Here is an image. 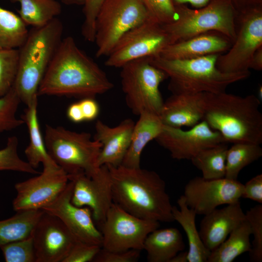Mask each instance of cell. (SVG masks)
<instances>
[{
	"label": "cell",
	"mask_w": 262,
	"mask_h": 262,
	"mask_svg": "<svg viewBox=\"0 0 262 262\" xmlns=\"http://www.w3.org/2000/svg\"><path fill=\"white\" fill-rule=\"evenodd\" d=\"M113 86L105 73L68 36L60 43L37 95L94 98Z\"/></svg>",
	"instance_id": "cell-1"
},
{
	"label": "cell",
	"mask_w": 262,
	"mask_h": 262,
	"mask_svg": "<svg viewBox=\"0 0 262 262\" xmlns=\"http://www.w3.org/2000/svg\"><path fill=\"white\" fill-rule=\"evenodd\" d=\"M106 166L114 203L142 219L159 222L174 221L173 206L166 192L165 181L157 173L140 167Z\"/></svg>",
	"instance_id": "cell-2"
},
{
	"label": "cell",
	"mask_w": 262,
	"mask_h": 262,
	"mask_svg": "<svg viewBox=\"0 0 262 262\" xmlns=\"http://www.w3.org/2000/svg\"><path fill=\"white\" fill-rule=\"evenodd\" d=\"M261 101L254 95L205 93L203 118L211 128L230 143H262Z\"/></svg>",
	"instance_id": "cell-3"
},
{
	"label": "cell",
	"mask_w": 262,
	"mask_h": 262,
	"mask_svg": "<svg viewBox=\"0 0 262 262\" xmlns=\"http://www.w3.org/2000/svg\"><path fill=\"white\" fill-rule=\"evenodd\" d=\"M220 54L187 59H168L157 56L149 57V60L170 79L168 88L172 94L219 93L250 75L249 70L234 73L219 70L216 62Z\"/></svg>",
	"instance_id": "cell-4"
},
{
	"label": "cell",
	"mask_w": 262,
	"mask_h": 262,
	"mask_svg": "<svg viewBox=\"0 0 262 262\" xmlns=\"http://www.w3.org/2000/svg\"><path fill=\"white\" fill-rule=\"evenodd\" d=\"M63 25L54 18L46 25L33 28L18 49L17 73L13 86L27 106L37 101L38 90L62 40Z\"/></svg>",
	"instance_id": "cell-5"
},
{
	"label": "cell",
	"mask_w": 262,
	"mask_h": 262,
	"mask_svg": "<svg viewBox=\"0 0 262 262\" xmlns=\"http://www.w3.org/2000/svg\"><path fill=\"white\" fill-rule=\"evenodd\" d=\"M175 7V20L163 25L169 45L210 32L219 33L232 42L234 40L237 12L229 0H211L199 8L187 5Z\"/></svg>",
	"instance_id": "cell-6"
},
{
	"label": "cell",
	"mask_w": 262,
	"mask_h": 262,
	"mask_svg": "<svg viewBox=\"0 0 262 262\" xmlns=\"http://www.w3.org/2000/svg\"><path fill=\"white\" fill-rule=\"evenodd\" d=\"M44 140L50 157L67 174L83 172L91 177L99 171L97 162L102 146L89 133L47 125Z\"/></svg>",
	"instance_id": "cell-7"
},
{
	"label": "cell",
	"mask_w": 262,
	"mask_h": 262,
	"mask_svg": "<svg viewBox=\"0 0 262 262\" xmlns=\"http://www.w3.org/2000/svg\"><path fill=\"white\" fill-rule=\"evenodd\" d=\"M122 90L129 109L139 115L144 111L159 115L164 101L159 90L166 74L152 65L149 57L131 61L121 67Z\"/></svg>",
	"instance_id": "cell-8"
},
{
	"label": "cell",
	"mask_w": 262,
	"mask_h": 262,
	"mask_svg": "<svg viewBox=\"0 0 262 262\" xmlns=\"http://www.w3.org/2000/svg\"><path fill=\"white\" fill-rule=\"evenodd\" d=\"M151 17L140 0H105L97 16V57L107 56L125 33Z\"/></svg>",
	"instance_id": "cell-9"
},
{
	"label": "cell",
	"mask_w": 262,
	"mask_h": 262,
	"mask_svg": "<svg viewBox=\"0 0 262 262\" xmlns=\"http://www.w3.org/2000/svg\"><path fill=\"white\" fill-rule=\"evenodd\" d=\"M261 47L262 5L237 12L235 38L229 49L219 55L216 66L228 73L248 71L252 56Z\"/></svg>",
	"instance_id": "cell-10"
},
{
	"label": "cell",
	"mask_w": 262,
	"mask_h": 262,
	"mask_svg": "<svg viewBox=\"0 0 262 262\" xmlns=\"http://www.w3.org/2000/svg\"><path fill=\"white\" fill-rule=\"evenodd\" d=\"M100 227L102 248L110 251L142 250L146 237L159 228L160 223L138 217L113 202Z\"/></svg>",
	"instance_id": "cell-11"
},
{
	"label": "cell",
	"mask_w": 262,
	"mask_h": 262,
	"mask_svg": "<svg viewBox=\"0 0 262 262\" xmlns=\"http://www.w3.org/2000/svg\"><path fill=\"white\" fill-rule=\"evenodd\" d=\"M168 45L163 25L150 17L121 36L107 55L105 65L121 67L136 59L159 56Z\"/></svg>",
	"instance_id": "cell-12"
},
{
	"label": "cell",
	"mask_w": 262,
	"mask_h": 262,
	"mask_svg": "<svg viewBox=\"0 0 262 262\" xmlns=\"http://www.w3.org/2000/svg\"><path fill=\"white\" fill-rule=\"evenodd\" d=\"M244 185L226 178L208 180L196 177L184 187L182 195L188 207L196 214L206 215L217 207L239 201Z\"/></svg>",
	"instance_id": "cell-13"
},
{
	"label": "cell",
	"mask_w": 262,
	"mask_h": 262,
	"mask_svg": "<svg viewBox=\"0 0 262 262\" xmlns=\"http://www.w3.org/2000/svg\"><path fill=\"white\" fill-rule=\"evenodd\" d=\"M174 159L191 160L201 150L226 143L218 131L201 121L188 130L164 125L155 139Z\"/></svg>",
	"instance_id": "cell-14"
},
{
	"label": "cell",
	"mask_w": 262,
	"mask_h": 262,
	"mask_svg": "<svg viewBox=\"0 0 262 262\" xmlns=\"http://www.w3.org/2000/svg\"><path fill=\"white\" fill-rule=\"evenodd\" d=\"M72 190L73 183L69 180L64 190L42 210L58 217L77 241L101 247L102 233L93 220L91 210L72 204Z\"/></svg>",
	"instance_id": "cell-15"
},
{
	"label": "cell",
	"mask_w": 262,
	"mask_h": 262,
	"mask_svg": "<svg viewBox=\"0 0 262 262\" xmlns=\"http://www.w3.org/2000/svg\"><path fill=\"white\" fill-rule=\"evenodd\" d=\"M67 176L68 180L73 183L71 202L77 207L89 208L94 220L100 225L113 203L107 166H101L99 171L91 177L83 172Z\"/></svg>",
	"instance_id": "cell-16"
},
{
	"label": "cell",
	"mask_w": 262,
	"mask_h": 262,
	"mask_svg": "<svg viewBox=\"0 0 262 262\" xmlns=\"http://www.w3.org/2000/svg\"><path fill=\"white\" fill-rule=\"evenodd\" d=\"M68 181L67 173L58 167L43 169L37 176L16 183L14 211L42 210L64 190Z\"/></svg>",
	"instance_id": "cell-17"
},
{
	"label": "cell",
	"mask_w": 262,
	"mask_h": 262,
	"mask_svg": "<svg viewBox=\"0 0 262 262\" xmlns=\"http://www.w3.org/2000/svg\"><path fill=\"white\" fill-rule=\"evenodd\" d=\"M32 236L36 262H63L77 241L58 217L44 211Z\"/></svg>",
	"instance_id": "cell-18"
},
{
	"label": "cell",
	"mask_w": 262,
	"mask_h": 262,
	"mask_svg": "<svg viewBox=\"0 0 262 262\" xmlns=\"http://www.w3.org/2000/svg\"><path fill=\"white\" fill-rule=\"evenodd\" d=\"M134 124L130 118L115 127L97 121L94 139L102 146L97 162L99 167L105 165L117 166L121 164L130 145Z\"/></svg>",
	"instance_id": "cell-19"
},
{
	"label": "cell",
	"mask_w": 262,
	"mask_h": 262,
	"mask_svg": "<svg viewBox=\"0 0 262 262\" xmlns=\"http://www.w3.org/2000/svg\"><path fill=\"white\" fill-rule=\"evenodd\" d=\"M245 219L240 201L204 215L198 231L205 247L210 251L213 250Z\"/></svg>",
	"instance_id": "cell-20"
},
{
	"label": "cell",
	"mask_w": 262,
	"mask_h": 262,
	"mask_svg": "<svg viewBox=\"0 0 262 262\" xmlns=\"http://www.w3.org/2000/svg\"><path fill=\"white\" fill-rule=\"evenodd\" d=\"M205 93L172 94L164 101L159 116L164 125L190 128L202 121Z\"/></svg>",
	"instance_id": "cell-21"
},
{
	"label": "cell",
	"mask_w": 262,
	"mask_h": 262,
	"mask_svg": "<svg viewBox=\"0 0 262 262\" xmlns=\"http://www.w3.org/2000/svg\"><path fill=\"white\" fill-rule=\"evenodd\" d=\"M232 41L216 32L200 34L166 46L159 56L168 59H187L222 54L230 48Z\"/></svg>",
	"instance_id": "cell-22"
},
{
	"label": "cell",
	"mask_w": 262,
	"mask_h": 262,
	"mask_svg": "<svg viewBox=\"0 0 262 262\" xmlns=\"http://www.w3.org/2000/svg\"><path fill=\"white\" fill-rule=\"evenodd\" d=\"M134 124L128 149L120 165L129 168L140 167L141 153L147 145L155 139L162 131L164 124L159 115L144 111Z\"/></svg>",
	"instance_id": "cell-23"
},
{
	"label": "cell",
	"mask_w": 262,
	"mask_h": 262,
	"mask_svg": "<svg viewBox=\"0 0 262 262\" xmlns=\"http://www.w3.org/2000/svg\"><path fill=\"white\" fill-rule=\"evenodd\" d=\"M185 244L180 231L175 228L156 229L146 237L143 249L149 262H170L183 251Z\"/></svg>",
	"instance_id": "cell-24"
},
{
	"label": "cell",
	"mask_w": 262,
	"mask_h": 262,
	"mask_svg": "<svg viewBox=\"0 0 262 262\" xmlns=\"http://www.w3.org/2000/svg\"><path fill=\"white\" fill-rule=\"evenodd\" d=\"M37 101L27 106L21 119L26 123L29 131V144L25 149L27 162L34 168L42 163L43 169L60 167L48 153L42 136L37 117Z\"/></svg>",
	"instance_id": "cell-25"
},
{
	"label": "cell",
	"mask_w": 262,
	"mask_h": 262,
	"mask_svg": "<svg viewBox=\"0 0 262 262\" xmlns=\"http://www.w3.org/2000/svg\"><path fill=\"white\" fill-rule=\"evenodd\" d=\"M179 207L172 208L174 221L178 222L183 229L188 239V262H207L211 251L203 243L196 225V213L189 208L185 202L183 196L177 200Z\"/></svg>",
	"instance_id": "cell-26"
},
{
	"label": "cell",
	"mask_w": 262,
	"mask_h": 262,
	"mask_svg": "<svg viewBox=\"0 0 262 262\" xmlns=\"http://www.w3.org/2000/svg\"><path fill=\"white\" fill-rule=\"evenodd\" d=\"M251 235L250 225L246 218L225 240L211 251L207 262H231L243 253L249 252Z\"/></svg>",
	"instance_id": "cell-27"
},
{
	"label": "cell",
	"mask_w": 262,
	"mask_h": 262,
	"mask_svg": "<svg viewBox=\"0 0 262 262\" xmlns=\"http://www.w3.org/2000/svg\"><path fill=\"white\" fill-rule=\"evenodd\" d=\"M43 213L42 210L16 212L14 216L0 220V247L32 236Z\"/></svg>",
	"instance_id": "cell-28"
},
{
	"label": "cell",
	"mask_w": 262,
	"mask_h": 262,
	"mask_svg": "<svg viewBox=\"0 0 262 262\" xmlns=\"http://www.w3.org/2000/svg\"><path fill=\"white\" fill-rule=\"evenodd\" d=\"M18 2V15L27 25L33 28L43 27L62 12L60 2L57 0H10Z\"/></svg>",
	"instance_id": "cell-29"
},
{
	"label": "cell",
	"mask_w": 262,
	"mask_h": 262,
	"mask_svg": "<svg viewBox=\"0 0 262 262\" xmlns=\"http://www.w3.org/2000/svg\"><path fill=\"white\" fill-rule=\"evenodd\" d=\"M227 143H222L200 151L191 161L202 173L205 179H219L225 177Z\"/></svg>",
	"instance_id": "cell-30"
},
{
	"label": "cell",
	"mask_w": 262,
	"mask_h": 262,
	"mask_svg": "<svg viewBox=\"0 0 262 262\" xmlns=\"http://www.w3.org/2000/svg\"><path fill=\"white\" fill-rule=\"evenodd\" d=\"M19 15L0 6V50L18 49L29 31Z\"/></svg>",
	"instance_id": "cell-31"
},
{
	"label": "cell",
	"mask_w": 262,
	"mask_h": 262,
	"mask_svg": "<svg viewBox=\"0 0 262 262\" xmlns=\"http://www.w3.org/2000/svg\"><path fill=\"white\" fill-rule=\"evenodd\" d=\"M260 145L237 143L229 147L226 155L225 178L237 180L239 173L244 167L262 156V148Z\"/></svg>",
	"instance_id": "cell-32"
},
{
	"label": "cell",
	"mask_w": 262,
	"mask_h": 262,
	"mask_svg": "<svg viewBox=\"0 0 262 262\" xmlns=\"http://www.w3.org/2000/svg\"><path fill=\"white\" fill-rule=\"evenodd\" d=\"M18 146V140L16 136L8 138L6 146L0 149V171L11 170L38 174V171L19 157Z\"/></svg>",
	"instance_id": "cell-33"
},
{
	"label": "cell",
	"mask_w": 262,
	"mask_h": 262,
	"mask_svg": "<svg viewBox=\"0 0 262 262\" xmlns=\"http://www.w3.org/2000/svg\"><path fill=\"white\" fill-rule=\"evenodd\" d=\"M18 49L0 50V98L13 87L17 73Z\"/></svg>",
	"instance_id": "cell-34"
},
{
	"label": "cell",
	"mask_w": 262,
	"mask_h": 262,
	"mask_svg": "<svg viewBox=\"0 0 262 262\" xmlns=\"http://www.w3.org/2000/svg\"><path fill=\"white\" fill-rule=\"evenodd\" d=\"M21 100L12 87L5 96L0 98V133L15 129L24 123L16 117Z\"/></svg>",
	"instance_id": "cell-35"
},
{
	"label": "cell",
	"mask_w": 262,
	"mask_h": 262,
	"mask_svg": "<svg viewBox=\"0 0 262 262\" xmlns=\"http://www.w3.org/2000/svg\"><path fill=\"white\" fill-rule=\"evenodd\" d=\"M251 234L253 236L249 253V260L253 262H262V205L259 204L251 208L245 213Z\"/></svg>",
	"instance_id": "cell-36"
},
{
	"label": "cell",
	"mask_w": 262,
	"mask_h": 262,
	"mask_svg": "<svg viewBox=\"0 0 262 262\" xmlns=\"http://www.w3.org/2000/svg\"><path fill=\"white\" fill-rule=\"evenodd\" d=\"M0 248L6 262H36L32 235L2 246Z\"/></svg>",
	"instance_id": "cell-37"
},
{
	"label": "cell",
	"mask_w": 262,
	"mask_h": 262,
	"mask_svg": "<svg viewBox=\"0 0 262 262\" xmlns=\"http://www.w3.org/2000/svg\"><path fill=\"white\" fill-rule=\"evenodd\" d=\"M149 16L162 25L173 21L176 17L175 5L172 0H140Z\"/></svg>",
	"instance_id": "cell-38"
},
{
	"label": "cell",
	"mask_w": 262,
	"mask_h": 262,
	"mask_svg": "<svg viewBox=\"0 0 262 262\" xmlns=\"http://www.w3.org/2000/svg\"><path fill=\"white\" fill-rule=\"evenodd\" d=\"M105 0H84L83 12L84 16L82 34L89 42H94L95 24L98 12Z\"/></svg>",
	"instance_id": "cell-39"
},
{
	"label": "cell",
	"mask_w": 262,
	"mask_h": 262,
	"mask_svg": "<svg viewBox=\"0 0 262 262\" xmlns=\"http://www.w3.org/2000/svg\"><path fill=\"white\" fill-rule=\"evenodd\" d=\"M101 246L76 241L63 262H93Z\"/></svg>",
	"instance_id": "cell-40"
},
{
	"label": "cell",
	"mask_w": 262,
	"mask_h": 262,
	"mask_svg": "<svg viewBox=\"0 0 262 262\" xmlns=\"http://www.w3.org/2000/svg\"><path fill=\"white\" fill-rule=\"evenodd\" d=\"M141 251L130 249L124 251H110L101 248L93 262H136L139 260Z\"/></svg>",
	"instance_id": "cell-41"
},
{
	"label": "cell",
	"mask_w": 262,
	"mask_h": 262,
	"mask_svg": "<svg viewBox=\"0 0 262 262\" xmlns=\"http://www.w3.org/2000/svg\"><path fill=\"white\" fill-rule=\"evenodd\" d=\"M243 198L262 203V174H258L249 180L244 186Z\"/></svg>",
	"instance_id": "cell-42"
},
{
	"label": "cell",
	"mask_w": 262,
	"mask_h": 262,
	"mask_svg": "<svg viewBox=\"0 0 262 262\" xmlns=\"http://www.w3.org/2000/svg\"><path fill=\"white\" fill-rule=\"evenodd\" d=\"M79 102L84 121H91L97 118L99 112V107L94 98H83Z\"/></svg>",
	"instance_id": "cell-43"
},
{
	"label": "cell",
	"mask_w": 262,
	"mask_h": 262,
	"mask_svg": "<svg viewBox=\"0 0 262 262\" xmlns=\"http://www.w3.org/2000/svg\"><path fill=\"white\" fill-rule=\"evenodd\" d=\"M67 116L69 120L74 123H80L84 121L79 102L69 106L67 110Z\"/></svg>",
	"instance_id": "cell-44"
},
{
	"label": "cell",
	"mask_w": 262,
	"mask_h": 262,
	"mask_svg": "<svg viewBox=\"0 0 262 262\" xmlns=\"http://www.w3.org/2000/svg\"><path fill=\"white\" fill-rule=\"evenodd\" d=\"M237 12L262 5V0H229Z\"/></svg>",
	"instance_id": "cell-45"
},
{
	"label": "cell",
	"mask_w": 262,
	"mask_h": 262,
	"mask_svg": "<svg viewBox=\"0 0 262 262\" xmlns=\"http://www.w3.org/2000/svg\"><path fill=\"white\" fill-rule=\"evenodd\" d=\"M249 69L258 71L262 69V47L259 48L253 54L249 65Z\"/></svg>",
	"instance_id": "cell-46"
},
{
	"label": "cell",
	"mask_w": 262,
	"mask_h": 262,
	"mask_svg": "<svg viewBox=\"0 0 262 262\" xmlns=\"http://www.w3.org/2000/svg\"><path fill=\"white\" fill-rule=\"evenodd\" d=\"M211 0H172L174 4L190 5L194 8H199L207 5Z\"/></svg>",
	"instance_id": "cell-47"
},
{
	"label": "cell",
	"mask_w": 262,
	"mask_h": 262,
	"mask_svg": "<svg viewBox=\"0 0 262 262\" xmlns=\"http://www.w3.org/2000/svg\"><path fill=\"white\" fill-rule=\"evenodd\" d=\"M170 262H188L187 251H182L178 253Z\"/></svg>",
	"instance_id": "cell-48"
},
{
	"label": "cell",
	"mask_w": 262,
	"mask_h": 262,
	"mask_svg": "<svg viewBox=\"0 0 262 262\" xmlns=\"http://www.w3.org/2000/svg\"><path fill=\"white\" fill-rule=\"evenodd\" d=\"M68 5H83L84 0H57Z\"/></svg>",
	"instance_id": "cell-49"
},
{
	"label": "cell",
	"mask_w": 262,
	"mask_h": 262,
	"mask_svg": "<svg viewBox=\"0 0 262 262\" xmlns=\"http://www.w3.org/2000/svg\"><path fill=\"white\" fill-rule=\"evenodd\" d=\"M262 86L260 87L259 88V90H258V94H259L258 98H259V99L260 100H261V99H260V97H261V98L262 99Z\"/></svg>",
	"instance_id": "cell-50"
}]
</instances>
